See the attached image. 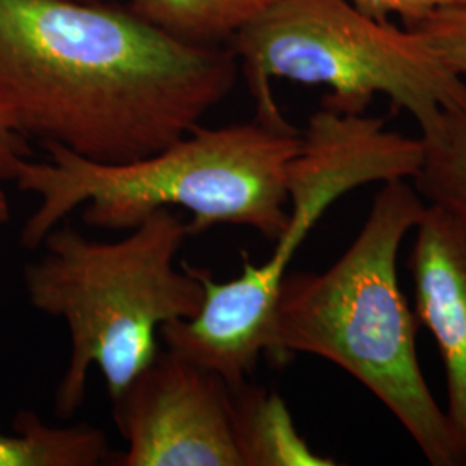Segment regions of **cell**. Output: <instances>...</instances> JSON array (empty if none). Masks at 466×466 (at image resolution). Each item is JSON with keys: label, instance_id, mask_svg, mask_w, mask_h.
I'll list each match as a JSON object with an SVG mask.
<instances>
[{"label": "cell", "instance_id": "2", "mask_svg": "<svg viewBox=\"0 0 466 466\" xmlns=\"http://www.w3.org/2000/svg\"><path fill=\"white\" fill-rule=\"evenodd\" d=\"M427 204L411 180L385 182L344 254L319 273H287L268 356L304 352L370 390L433 466L465 458L420 367L417 313L400 290L398 256Z\"/></svg>", "mask_w": 466, "mask_h": 466}, {"label": "cell", "instance_id": "12", "mask_svg": "<svg viewBox=\"0 0 466 466\" xmlns=\"http://www.w3.org/2000/svg\"><path fill=\"white\" fill-rule=\"evenodd\" d=\"M137 15L196 46H223L275 0H128Z\"/></svg>", "mask_w": 466, "mask_h": 466}, {"label": "cell", "instance_id": "3", "mask_svg": "<svg viewBox=\"0 0 466 466\" xmlns=\"http://www.w3.org/2000/svg\"><path fill=\"white\" fill-rule=\"evenodd\" d=\"M299 130L250 123L198 125L163 150L121 165L88 161L61 146H46L49 161L26 159L17 188L38 198L19 233L26 249L76 208L85 225L128 232L146 218L180 208L192 215V237L217 225L249 227L275 242L289 221V175L299 154Z\"/></svg>", "mask_w": 466, "mask_h": 466}, {"label": "cell", "instance_id": "13", "mask_svg": "<svg viewBox=\"0 0 466 466\" xmlns=\"http://www.w3.org/2000/svg\"><path fill=\"white\" fill-rule=\"evenodd\" d=\"M406 28L417 32L451 71L465 78L466 4L439 11L413 25H406Z\"/></svg>", "mask_w": 466, "mask_h": 466}, {"label": "cell", "instance_id": "9", "mask_svg": "<svg viewBox=\"0 0 466 466\" xmlns=\"http://www.w3.org/2000/svg\"><path fill=\"white\" fill-rule=\"evenodd\" d=\"M233 437L242 466H333L300 435L285 400L248 382L230 389Z\"/></svg>", "mask_w": 466, "mask_h": 466}, {"label": "cell", "instance_id": "5", "mask_svg": "<svg viewBox=\"0 0 466 466\" xmlns=\"http://www.w3.org/2000/svg\"><path fill=\"white\" fill-rule=\"evenodd\" d=\"M244 69L258 119L294 128L275 102V78L327 86L325 109L365 115L377 96L415 117L420 132L466 100L451 71L413 30L360 11L350 0H275L228 42Z\"/></svg>", "mask_w": 466, "mask_h": 466}, {"label": "cell", "instance_id": "4", "mask_svg": "<svg viewBox=\"0 0 466 466\" xmlns=\"http://www.w3.org/2000/svg\"><path fill=\"white\" fill-rule=\"evenodd\" d=\"M188 238V221L169 208L115 242L92 240L63 223L46 235V252L26 265L23 279L36 311L66 321L71 350L56 389L57 417L82 408L92 367L116 400L159 352L161 327L199 313V267H177Z\"/></svg>", "mask_w": 466, "mask_h": 466}, {"label": "cell", "instance_id": "1", "mask_svg": "<svg viewBox=\"0 0 466 466\" xmlns=\"http://www.w3.org/2000/svg\"><path fill=\"white\" fill-rule=\"evenodd\" d=\"M228 46H196L115 2L0 0V117L26 142L121 165L200 125L233 90Z\"/></svg>", "mask_w": 466, "mask_h": 466}, {"label": "cell", "instance_id": "17", "mask_svg": "<svg viewBox=\"0 0 466 466\" xmlns=\"http://www.w3.org/2000/svg\"><path fill=\"white\" fill-rule=\"evenodd\" d=\"M80 2H116V0H80Z\"/></svg>", "mask_w": 466, "mask_h": 466}, {"label": "cell", "instance_id": "10", "mask_svg": "<svg viewBox=\"0 0 466 466\" xmlns=\"http://www.w3.org/2000/svg\"><path fill=\"white\" fill-rule=\"evenodd\" d=\"M16 433H0V466H97L115 460L106 433L78 423L49 427L34 413H21Z\"/></svg>", "mask_w": 466, "mask_h": 466}, {"label": "cell", "instance_id": "8", "mask_svg": "<svg viewBox=\"0 0 466 466\" xmlns=\"http://www.w3.org/2000/svg\"><path fill=\"white\" fill-rule=\"evenodd\" d=\"M408 258L418 321L446 370V415L466 463V227L427 204Z\"/></svg>", "mask_w": 466, "mask_h": 466}, {"label": "cell", "instance_id": "14", "mask_svg": "<svg viewBox=\"0 0 466 466\" xmlns=\"http://www.w3.org/2000/svg\"><path fill=\"white\" fill-rule=\"evenodd\" d=\"M360 11L377 19L398 16L402 25H413L439 11L465 5L466 0H350Z\"/></svg>", "mask_w": 466, "mask_h": 466}, {"label": "cell", "instance_id": "6", "mask_svg": "<svg viewBox=\"0 0 466 466\" xmlns=\"http://www.w3.org/2000/svg\"><path fill=\"white\" fill-rule=\"evenodd\" d=\"M299 154L289 175V221L265 263L244 254L242 271L215 282L199 268L204 300L199 313L167 327L171 350L218 373L225 382L248 380L273 339L280 287L296 252L333 202L368 184L406 178L415 154L404 135L380 117L342 115L321 107L300 132Z\"/></svg>", "mask_w": 466, "mask_h": 466}, {"label": "cell", "instance_id": "16", "mask_svg": "<svg viewBox=\"0 0 466 466\" xmlns=\"http://www.w3.org/2000/svg\"><path fill=\"white\" fill-rule=\"evenodd\" d=\"M9 219H11V206H9L5 192L0 188V225L7 223Z\"/></svg>", "mask_w": 466, "mask_h": 466}, {"label": "cell", "instance_id": "15", "mask_svg": "<svg viewBox=\"0 0 466 466\" xmlns=\"http://www.w3.org/2000/svg\"><path fill=\"white\" fill-rule=\"evenodd\" d=\"M28 142L15 134L0 117V180L16 178L21 165L30 159Z\"/></svg>", "mask_w": 466, "mask_h": 466}, {"label": "cell", "instance_id": "11", "mask_svg": "<svg viewBox=\"0 0 466 466\" xmlns=\"http://www.w3.org/2000/svg\"><path fill=\"white\" fill-rule=\"evenodd\" d=\"M420 134L423 161L413 185L425 204L444 209L466 227V100Z\"/></svg>", "mask_w": 466, "mask_h": 466}, {"label": "cell", "instance_id": "7", "mask_svg": "<svg viewBox=\"0 0 466 466\" xmlns=\"http://www.w3.org/2000/svg\"><path fill=\"white\" fill-rule=\"evenodd\" d=\"M127 450L117 466H242L230 387L211 370L159 350L113 400Z\"/></svg>", "mask_w": 466, "mask_h": 466}]
</instances>
